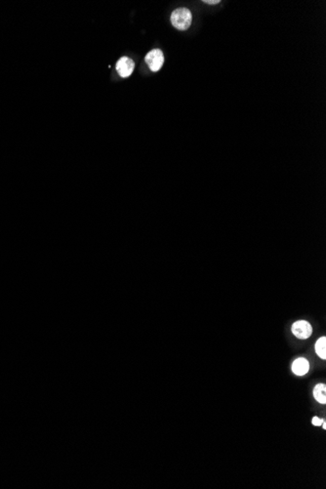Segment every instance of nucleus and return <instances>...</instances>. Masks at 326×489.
<instances>
[{"mask_svg":"<svg viewBox=\"0 0 326 489\" xmlns=\"http://www.w3.org/2000/svg\"><path fill=\"white\" fill-rule=\"evenodd\" d=\"M203 3H206V4H212V5H214V4H218V3H220V0H205V1H203Z\"/></svg>","mask_w":326,"mask_h":489,"instance_id":"9","label":"nucleus"},{"mask_svg":"<svg viewBox=\"0 0 326 489\" xmlns=\"http://www.w3.org/2000/svg\"><path fill=\"white\" fill-rule=\"evenodd\" d=\"M323 422H324V420L323 419H320L319 417H314L313 420H312V423L315 426H321L323 424Z\"/></svg>","mask_w":326,"mask_h":489,"instance_id":"8","label":"nucleus"},{"mask_svg":"<svg viewBox=\"0 0 326 489\" xmlns=\"http://www.w3.org/2000/svg\"><path fill=\"white\" fill-rule=\"evenodd\" d=\"M192 22L191 12L186 8H178L171 14V23L179 31H186Z\"/></svg>","mask_w":326,"mask_h":489,"instance_id":"1","label":"nucleus"},{"mask_svg":"<svg viewBox=\"0 0 326 489\" xmlns=\"http://www.w3.org/2000/svg\"><path fill=\"white\" fill-rule=\"evenodd\" d=\"M322 426H323V428H324V429H325V430H326V421H325V420H324V422H323V424H322Z\"/></svg>","mask_w":326,"mask_h":489,"instance_id":"10","label":"nucleus"},{"mask_svg":"<svg viewBox=\"0 0 326 489\" xmlns=\"http://www.w3.org/2000/svg\"><path fill=\"white\" fill-rule=\"evenodd\" d=\"M145 60L146 65L148 66L149 70L153 73H156L163 66L164 56H163V53L161 50L153 49L146 54Z\"/></svg>","mask_w":326,"mask_h":489,"instance_id":"2","label":"nucleus"},{"mask_svg":"<svg viewBox=\"0 0 326 489\" xmlns=\"http://www.w3.org/2000/svg\"><path fill=\"white\" fill-rule=\"evenodd\" d=\"M292 333L294 334L295 337L301 340L308 339L312 333H313V327L312 325L306 321V320H299L293 323L292 328H291Z\"/></svg>","mask_w":326,"mask_h":489,"instance_id":"3","label":"nucleus"},{"mask_svg":"<svg viewBox=\"0 0 326 489\" xmlns=\"http://www.w3.org/2000/svg\"><path fill=\"white\" fill-rule=\"evenodd\" d=\"M134 69H135L134 61L128 57H122L116 63L117 74L123 78L130 76L133 74Z\"/></svg>","mask_w":326,"mask_h":489,"instance_id":"4","label":"nucleus"},{"mask_svg":"<svg viewBox=\"0 0 326 489\" xmlns=\"http://www.w3.org/2000/svg\"><path fill=\"white\" fill-rule=\"evenodd\" d=\"M316 353L317 355L320 356L321 358L323 359H326V337H322L320 338L317 343H316Z\"/></svg>","mask_w":326,"mask_h":489,"instance_id":"7","label":"nucleus"},{"mask_svg":"<svg viewBox=\"0 0 326 489\" xmlns=\"http://www.w3.org/2000/svg\"><path fill=\"white\" fill-rule=\"evenodd\" d=\"M314 398L322 404L326 403V386L325 384H319L314 389Z\"/></svg>","mask_w":326,"mask_h":489,"instance_id":"6","label":"nucleus"},{"mask_svg":"<svg viewBox=\"0 0 326 489\" xmlns=\"http://www.w3.org/2000/svg\"><path fill=\"white\" fill-rule=\"evenodd\" d=\"M309 361L304 357L297 358L292 364V372L297 376H304L309 372Z\"/></svg>","mask_w":326,"mask_h":489,"instance_id":"5","label":"nucleus"}]
</instances>
